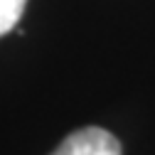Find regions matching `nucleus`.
<instances>
[{"label": "nucleus", "instance_id": "f257e3e1", "mask_svg": "<svg viewBox=\"0 0 155 155\" xmlns=\"http://www.w3.org/2000/svg\"><path fill=\"white\" fill-rule=\"evenodd\" d=\"M49 155H123V150L113 133L99 126H86L69 133Z\"/></svg>", "mask_w": 155, "mask_h": 155}, {"label": "nucleus", "instance_id": "f03ea898", "mask_svg": "<svg viewBox=\"0 0 155 155\" xmlns=\"http://www.w3.org/2000/svg\"><path fill=\"white\" fill-rule=\"evenodd\" d=\"M27 0H0V37L8 35L22 17Z\"/></svg>", "mask_w": 155, "mask_h": 155}]
</instances>
